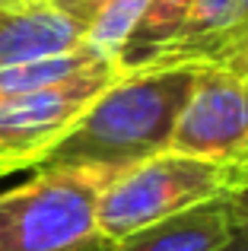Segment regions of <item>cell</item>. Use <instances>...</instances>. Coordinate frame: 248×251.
Listing matches in <instances>:
<instances>
[{
    "label": "cell",
    "instance_id": "obj_1",
    "mask_svg": "<svg viewBox=\"0 0 248 251\" xmlns=\"http://www.w3.org/2000/svg\"><path fill=\"white\" fill-rule=\"evenodd\" d=\"M198 74L194 64L121 70L45 153L38 169H93L115 178L166 153Z\"/></svg>",
    "mask_w": 248,
    "mask_h": 251
},
{
    "label": "cell",
    "instance_id": "obj_2",
    "mask_svg": "<svg viewBox=\"0 0 248 251\" xmlns=\"http://www.w3.org/2000/svg\"><path fill=\"white\" fill-rule=\"evenodd\" d=\"M105 181L93 169H38L0 191V251H108L96 226Z\"/></svg>",
    "mask_w": 248,
    "mask_h": 251
},
{
    "label": "cell",
    "instance_id": "obj_3",
    "mask_svg": "<svg viewBox=\"0 0 248 251\" xmlns=\"http://www.w3.org/2000/svg\"><path fill=\"white\" fill-rule=\"evenodd\" d=\"M236 184H242L239 172L166 150L108 178L99 194L96 226L102 239L115 245L153 223H162L200 203L220 201Z\"/></svg>",
    "mask_w": 248,
    "mask_h": 251
},
{
    "label": "cell",
    "instance_id": "obj_4",
    "mask_svg": "<svg viewBox=\"0 0 248 251\" xmlns=\"http://www.w3.org/2000/svg\"><path fill=\"white\" fill-rule=\"evenodd\" d=\"M118 74V61H105L48 89L0 99V169L6 175L19 169H38L45 153Z\"/></svg>",
    "mask_w": 248,
    "mask_h": 251
},
{
    "label": "cell",
    "instance_id": "obj_5",
    "mask_svg": "<svg viewBox=\"0 0 248 251\" xmlns=\"http://www.w3.org/2000/svg\"><path fill=\"white\" fill-rule=\"evenodd\" d=\"M172 153L213 166L248 172V80L229 67H200L188 102L175 121Z\"/></svg>",
    "mask_w": 248,
    "mask_h": 251
},
{
    "label": "cell",
    "instance_id": "obj_6",
    "mask_svg": "<svg viewBox=\"0 0 248 251\" xmlns=\"http://www.w3.org/2000/svg\"><path fill=\"white\" fill-rule=\"evenodd\" d=\"M86 45V25L45 3H0V67L57 57Z\"/></svg>",
    "mask_w": 248,
    "mask_h": 251
},
{
    "label": "cell",
    "instance_id": "obj_7",
    "mask_svg": "<svg viewBox=\"0 0 248 251\" xmlns=\"http://www.w3.org/2000/svg\"><path fill=\"white\" fill-rule=\"evenodd\" d=\"M232 232L226 197L175 213L108 245V251H217Z\"/></svg>",
    "mask_w": 248,
    "mask_h": 251
},
{
    "label": "cell",
    "instance_id": "obj_8",
    "mask_svg": "<svg viewBox=\"0 0 248 251\" xmlns=\"http://www.w3.org/2000/svg\"><path fill=\"white\" fill-rule=\"evenodd\" d=\"M242 3L245 0H194L188 16H185V23L175 32V38L169 45H162V48L149 57L147 67H178V64L204 67L210 48L226 35V29L236 23Z\"/></svg>",
    "mask_w": 248,
    "mask_h": 251
},
{
    "label": "cell",
    "instance_id": "obj_9",
    "mask_svg": "<svg viewBox=\"0 0 248 251\" xmlns=\"http://www.w3.org/2000/svg\"><path fill=\"white\" fill-rule=\"evenodd\" d=\"M105 61H115V57H105V54H99L96 48L83 45V48L67 51V54H57V57H45V61H32V64L0 67V99L48 89V86H57V83H64V80H74V76L86 74V70L99 67V64H105Z\"/></svg>",
    "mask_w": 248,
    "mask_h": 251
},
{
    "label": "cell",
    "instance_id": "obj_10",
    "mask_svg": "<svg viewBox=\"0 0 248 251\" xmlns=\"http://www.w3.org/2000/svg\"><path fill=\"white\" fill-rule=\"evenodd\" d=\"M194 0H149L143 16L137 19L134 32L127 35V42L118 51V67L121 70H140L149 64V57L169 45L178 32V25L185 23L188 10Z\"/></svg>",
    "mask_w": 248,
    "mask_h": 251
},
{
    "label": "cell",
    "instance_id": "obj_11",
    "mask_svg": "<svg viewBox=\"0 0 248 251\" xmlns=\"http://www.w3.org/2000/svg\"><path fill=\"white\" fill-rule=\"evenodd\" d=\"M245 51H248V0L242 3V10H239L236 23L226 29V35L210 48V54H207L204 67H229V64L239 61Z\"/></svg>",
    "mask_w": 248,
    "mask_h": 251
},
{
    "label": "cell",
    "instance_id": "obj_12",
    "mask_svg": "<svg viewBox=\"0 0 248 251\" xmlns=\"http://www.w3.org/2000/svg\"><path fill=\"white\" fill-rule=\"evenodd\" d=\"M226 203H229L232 226H236V229H245V232H248V181L236 184V188L226 194Z\"/></svg>",
    "mask_w": 248,
    "mask_h": 251
},
{
    "label": "cell",
    "instance_id": "obj_13",
    "mask_svg": "<svg viewBox=\"0 0 248 251\" xmlns=\"http://www.w3.org/2000/svg\"><path fill=\"white\" fill-rule=\"evenodd\" d=\"M45 3L57 6V10L70 13L74 19H80L83 25H89V13H86V0H45Z\"/></svg>",
    "mask_w": 248,
    "mask_h": 251
},
{
    "label": "cell",
    "instance_id": "obj_14",
    "mask_svg": "<svg viewBox=\"0 0 248 251\" xmlns=\"http://www.w3.org/2000/svg\"><path fill=\"white\" fill-rule=\"evenodd\" d=\"M217 251H248V232H245V229H236V226H232L229 239H226Z\"/></svg>",
    "mask_w": 248,
    "mask_h": 251
},
{
    "label": "cell",
    "instance_id": "obj_15",
    "mask_svg": "<svg viewBox=\"0 0 248 251\" xmlns=\"http://www.w3.org/2000/svg\"><path fill=\"white\" fill-rule=\"evenodd\" d=\"M229 70H236V74H242L245 80H248V51H245L242 57H239V61H232V64H229Z\"/></svg>",
    "mask_w": 248,
    "mask_h": 251
},
{
    "label": "cell",
    "instance_id": "obj_16",
    "mask_svg": "<svg viewBox=\"0 0 248 251\" xmlns=\"http://www.w3.org/2000/svg\"><path fill=\"white\" fill-rule=\"evenodd\" d=\"M102 3H105V0H86V13H89V19L96 16V10H99Z\"/></svg>",
    "mask_w": 248,
    "mask_h": 251
},
{
    "label": "cell",
    "instance_id": "obj_17",
    "mask_svg": "<svg viewBox=\"0 0 248 251\" xmlns=\"http://www.w3.org/2000/svg\"><path fill=\"white\" fill-rule=\"evenodd\" d=\"M0 3H29V0H0Z\"/></svg>",
    "mask_w": 248,
    "mask_h": 251
},
{
    "label": "cell",
    "instance_id": "obj_18",
    "mask_svg": "<svg viewBox=\"0 0 248 251\" xmlns=\"http://www.w3.org/2000/svg\"><path fill=\"white\" fill-rule=\"evenodd\" d=\"M0 178H6V172H3V169H0Z\"/></svg>",
    "mask_w": 248,
    "mask_h": 251
},
{
    "label": "cell",
    "instance_id": "obj_19",
    "mask_svg": "<svg viewBox=\"0 0 248 251\" xmlns=\"http://www.w3.org/2000/svg\"><path fill=\"white\" fill-rule=\"evenodd\" d=\"M245 181H248V172H245Z\"/></svg>",
    "mask_w": 248,
    "mask_h": 251
}]
</instances>
